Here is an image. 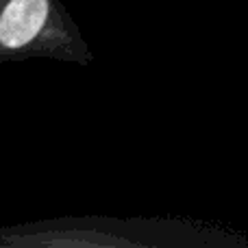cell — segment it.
<instances>
[{"mask_svg": "<svg viewBox=\"0 0 248 248\" xmlns=\"http://www.w3.org/2000/svg\"><path fill=\"white\" fill-rule=\"evenodd\" d=\"M31 57L81 65L94 59L61 0H0V63Z\"/></svg>", "mask_w": 248, "mask_h": 248, "instance_id": "6da1fadb", "label": "cell"}]
</instances>
